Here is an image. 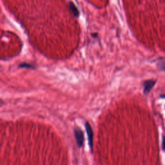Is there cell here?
Listing matches in <instances>:
<instances>
[{"label":"cell","instance_id":"6da1fadb","mask_svg":"<svg viewBox=\"0 0 165 165\" xmlns=\"http://www.w3.org/2000/svg\"><path fill=\"white\" fill-rule=\"evenodd\" d=\"M74 136L79 148H81L84 144V134L80 127H76L74 129Z\"/></svg>","mask_w":165,"mask_h":165},{"label":"cell","instance_id":"7a4b0ae2","mask_svg":"<svg viewBox=\"0 0 165 165\" xmlns=\"http://www.w3.org/2000/svg\"><path fill=\"white\" fill-rule=\"evenodd\" d=\"M85 129L87 133V135H88V139H89V144L90 146V149H92L93 148V131L92 130V128L89 122L85 123Z\"/></svg>","mask_w":165,"mask_h":165},{"label":"cell","instance_id":"3957f363","mask_svg":"<svg viewBox=\"0 0 165 165\" xmlns=\"http://www.w3.org/2000/svg\"><path fill=\"white\" fill-rule=\"evenodd\" d=\"M156 81L153 80H147L144 81L143 82V92L144 94H148L152 89L153 87V86L156 84Z\"/></svg>","mask_w":165,"mask_h":165},{"label":"cell","instance_id":"277c9868","mask_svg":"<svg viewBox=\"0 0 165 165\" xmlns=\"http://www.w3.org/2000/svg\"><path fill=\"white\" fill-rule=\"evenodd\" d=\"M69 9H70V12L72 13V14L75 16V17H78L80 16V12H79V10L78 8H77L75 6V5L70 2H69Z\"/></svg>","mask_w":165,"mask_h":165},{"label":"cell","instance_id":"5b68a950","mask_svg":"<svg viewBox=\"0 0 165 165\" xmlns=\"http://www.w3.org/2000/svg\"><path fill=\"white\" fill-rule=\"evenodd\" d=\"M19 68H27V69H34V66L27 63H22L19 65Z\"/></svg>","mask_w":165,"mask_h":165},{"label":"cell","instance_id":"8992f818","mask_svg":"<svg viewBox=\"0 0 165 165\" xmlns=\"http://www.w3.org/2000/svg\"><path fill=\"white\" fill-rule=\"evenodd\" d=\"M158 67L161 70L165 71V61H160L158 64Z\"/></svg>","mask_w":165,"mask_h":165},{"label":"cell","instance_id":"52a82bcc","mask_svg":"<svg viewBox=\"0 0 165 165\" xmlns=\"http://www.w3.org/2000/svg\"><path fill=\"white\" fill-rule=\"evenodd\" d=\"M162 148L165 152V138L163 137V145H162Z\"/></svg>","mask_w":165,"mask_h":165}]
</instances>
